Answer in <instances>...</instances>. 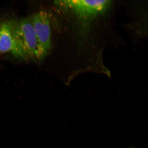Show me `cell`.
Returning <instances> with one entry per match:
<instances>
[{"label": "cell", "instance_id": "obj_4", "mask_svg": "<svg viewBox=\"0 0 148 148\" xmlns=\"http://www.w3.org/2000/svg\"><path fill=\"white\" fill-rule=\"evenodd\" d=\"M130 148H136L135 147H131Z\"/></svg>", "mask_w": 148, "mask_h": 148}, {"label": "cell", "instance_id": "obj_2", "mask_svg": "<svg viewBox=\"0 0 148 148\" xmlns=\"http://www.w3.org/2000/svg\"><path fill=\"white\" fill-rule=\"evenodd\" d=\"M39 43L46 56L51 47L50 18L45 11L37 12L30 18Z\"/></svg>", "mask_w": 148, "mask_h": 148}, {"label": "cell", "instance_id": "obj_1", "mask_svg": "<svg viewBox=\"0 0 148 148\" xmlns=\"http://www.w3.org/2000/svg\"><path fill=\"white\" fill-rule=\"evenodd\" d=\"M13 32L29 59L41 60L46 56L39 43L30 18L10 20Z\"/></svg>", "mask_w": 148, "mask_h": 148}, {"label": "cell", "instance_id": "obj_3", "mask_svg": "<svg viewBox=\"0 0 148 148\" xmlns=\"http://www.w3.org/2000/svg\"><path fill=\"white\" fill-rule=\"evenodd\" d=\"M6 53H10L22 60H29L14 36L10 20L0 23V54Z\"/></svg>", "mask_w": 148, "mask_h": 148}]
</instances>
